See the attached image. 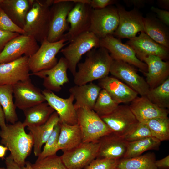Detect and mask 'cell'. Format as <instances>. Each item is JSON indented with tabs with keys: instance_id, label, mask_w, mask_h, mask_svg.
Returning a JSON list of instances; mask_svg holds the SVG:
<instances>
[{
	"instance_id": "50",
	"label": "cell",
	"mask_w": 169,
	"mask_h": 169,
	"mask_svg": "<svg viewBox=\"0 0 169 169\" xmlns=\"http://www.w3.org/2000/svg\"><path fill=\"white\" fill-rule=\"evenodd\" d=\"M8 150L7 147L0 145V158H3L4 157L6 151Z\"/></svg>"
},
{
	"instance_id": "17",
	"label": "cell",
	"mask_w": 169,
	"mask_h": 169,
	"mask_svg": "<svg viewBox=\"0 0 169 169\" xmlns=\"http://www.w3.org/2000/svg\"><path fill=\"white\" fill-rule=\"evenodd\" d=\"M126 44L132 49L142 61L144 58L150 55L158 56L163 60L168 59L169 49L155 42L144 32L138 36L129 39Z\"/></svg>"
},
{
	"instance_id": "3",
	"label": "cell",
	"mask_w": 169,
	"mask_h": 169,
	"mask_svg": "<svg viewBox=\"0 0 169 169\" xmlns=\"http://www.w3.org/2000/svg\"><path fill=\"white\" fill-rule=\"evenodd\" d=\"M54 0H32L23 29L25 35L41 43L47 39L50 22V10Z\"/></svg>"
},
{
	"instance_id": "53",
	"label": "cell",
	"mask_w": 169,
	"mask_h": 169,
	"mask_svg": "<svg viewBox=\"0 0 169 169\" xmlns=\"http://www.w3.org/2000/svg\"><path fill=\"white\" fill-rule=\"evenodd\" d=\"M3 0H0V3L2 2Z\"/></svg>"
},
{
	"instance_id": "20",
	"label": "cell",
	"mask_w": 169,
	"mask_h": 169,
	"mask_svg": "<svg viewBox=\"0 0 169 169\" xmlns=\"http://www.w3.org/2000/svg\"><path fill=\"white\" fill-rule=\"evenodd\" d=\"M67 61L64 57L60 58L57 63L49 69L43 70L30 75L37 76L43 79V84L45 89L58 92L64 84L69 82L67 71Z\"/></svg>"
},
{
	"instance_id": "37",
	"label": "cell",
	"mask_w": 169,
	"mask_h": 169,
	"mask_svg": "<svg viewBox=\"0 0 169 169\" xmlns=\"http://www.w3.org/2000/svg\"><path fill=\"white\" fill-rule=\"evenodd\" d=\"M60 130L59 122L55 126L54 130L36 160H39L48 156L56 154L58 151L57 145Z\"/></svg>"
},
{
	"instance_id": "45",
	"label": "cell",
	"mask_w": 169,
	"mask_h": 169,
	"mask_svg": "<svg viewBox=\"0 0 169 169\" xmlns=\"http://www.w3.org/2000/svg\"><path fill=\"white\" fill-rule=\"evenodd\" d=\"M155 164L158 169H168L169 168V155L158 160H156Z\"/></svg>"
},
{
	"instance_id": "19",
	"label": "cell",
	"mask_w": 169,
	"mask_h": 169,
	"mask_svg": "<svg viewBox=\"0 0 169 169\" xmlns=\"http://www.w3.org/2000/svg\"><path fill=\"white\" fill-rule=\"evenodd\" d=\"M13 87L15 105L20 110L46 102L42 91L32 83L31 79L19 82L13 85Z\"/></svg>"
},
{
	"instance_id": "28",
	"label": "cell",
	"mask_w": 169,
	"mask_h": 169,
	"mask_svg": "<svg viewBox=\"0 0 169 169\" xmlns=\"http://www.w3.org/2000/svg\"><path fill=\"white\" fill-rule=\"evenodd\" d=\"M60 123V130L57 145L58 151L60 150L63 152L67 151L82 143L81 133L78 123L71 125Z\"/></svg>"
},
{
	"instance_id": "38",
	"label": "cell",
	"mask_w": 169,
	"mask_h": 169,
	"mask_svg": "<svg viewBox=\"0 0 169 169\" xmlns=\"http://www.w3.org/2000/svg\"><path fill=\"white\" fill-rule=\"evenodd\" d=\"M33 169H68L63 163L60 156L56 154L36 160L31 164Z\"/></svg>"
},
{
	"instance_id": "18",
	"label": "cell",
	"mask_w": 169,
	"mask_h": 169,
	"mask_svg": "<svg viewBox=\"0 0 169 169\" xmlns=\"http://www.w3.org/2000/svg\"><path fill=\"white\" fill-rule=\"evenodd\" d=\"M28 58L24 55L13 61L0 64V85H13L30 79Z\"/></svg>"
},
{
	"instance_id": "15",
	"label": "cell",
	"mask_w": 169,
	"mask_h": 169,
	"mask_svg": "<svg viewBox=\"0 0 169 169\" xmlns=\"http://www.w3.org/2000/svg\"><path fill=\"white\" fill-rule=\"evenodd\" d=\"M101 118L112 132L122 137L138 122L127 105H119L111 113Z\"/></svg>"
},
{
	"instance_id": "9",
	"label": "cell",
	"mask_w": 169,
	"mask_h": 169,
	"mask_svg": "<svg viewBox=\"0 0 169 169\" xmlns=\"http://www.w3.org/2000/svg\"><path fill=\"white\" fill-rule=\"evenodd\" d=\"M99 147L98 141L82 142L75 148L63 152L60 157L68 169H83L97 158Z\"/></svg>"
},
{
	"instance_id": "14",
	"label": "cell",
	"mask_w": 169,
	"mask_h": 169,
	"mask_svg": "<svg viewBox=\"0 0 169 169\" xmlns=\"http://www.w3.org/2000/svg\"><path fill=\"white\" fill-rule=\"evenodd\" d=\"M116 8L119 22L113 35L119 38L129 39L136 36L138 33L144 32V17L137 10L127 11L120 5Z\"/></svg>"
},
{
	"instance_id": "46",
	"label": "cell",
	"mask_w": 169,
	"mask_h": 169,
	"mask_svg": "<svg viewBox=\"0 0 169 169\" xmlns=\"http://www.w3.org/2000/svg\"><path fill=\"white\" fill-rule=\"evenodd\" d=\"M5 163L7 169H21V167L16 163L9 156L6 158Z\"/></svg>"
},
{
	"instance_id": "6",
	"label": "cell",
	"mask_w": 169,
	"mask_h": 169,
	"mask_svg": "<svg viewBox=\"0 0 169 169\" xmlns=\"http://www.w3.org/2000/svg\"><path fill=\"white\" fill-rule=\"evenodd\" d=\"M61 39L54 42H49L47 39L41 43L37 51L28 58V64L30 71L36 73L51 69L58 62L56 56L58 53L69 42Z\"/></svg>"
},
{
	"instance_id": "51",
	"label": "cell",
	"mask_w": 169,
	"mask_h": 169,
	"mask_svg": "<svg viewBox=\"0 0 169 169\" xmlns=\"http://www.w3.org/2000/svg\"><path fill=\"white\" fill-rule=\"evenodd\" d=\"M31 164V163L29 161H26L25 165L21 167V169H33Z\"/></svg>"
},
{
	"instance_id": "30",
	"label": "cell",
	"mask_w": 169,
	"mask_h": 169,
	"mask_svg": "<svg viewBox=\"0 0 169 169\" xmlns=\"http://www.w3.org/2000/svg\"><path fill=\"white\" fill-rule=\"evenodd\" d=\"M144 32L154 41L169 49V29L158 19L151 17L143 18Z\"/></svg>"
},
{
	"instance_id": "2",
	"label": "cell",
	"mask_w": 169,
	"mask_h": 169,
	"mask_svg": "<svg viewBox=\"0 0 169 169\" xmlns=\"http://www.w3.org/2000/svg\"><path fill=\"white\" fill-rule=\"evenodd\" d=\"M23 122L18 121L6 124L0 131V143L10 152L9 155L21 167L25 165V160L33 147V141L30 133H27Z\"/></svg>"
},
{
	"instance_id": "10",
	"label": "cell",
	"mask_w": 169,
	"mask_h": 169,
	"mask_svg": "<svg viewBox=\"0 0 169 169\" xmlns=\"http://www.w3.org/2000/svg\"><path fill=\"white\" fill-rule=\"evenodd\" d=\"M100 47L106 49L113 59L121 60L136 67L141 72H147L146 64L137 58L132 49L113 35L100 39Z\"/></svg>"
},
{
	"instance_id": "21",
	"label": "cell",
	"mask_w": 169,
	"mask_h": 169,
	"mask_svg": "<svg viewBox=\"0 0 169 169\" xmlns=\"http://www.w3.org/2000/svg\"><path fill=\"white\" fill-rule=\"evenodd\" d=\"M129 107L138 122L146 124L149 120L168 117V111L151 102L146 95L137 96Z\"/></svg>"
},
{
	"instance_id": "29",
	"label": "cell",
	"mask_w": 169,
	"mask_h": 169,
	"mask_svg": "<svg viewBox=\"0 0 169 169\" xmlns=\"http://www.w3.org/2000/svg\"><path fill=\"white\" fill-rule=\"evenodd\" d=\"M25 119L23 122L25 127L41 125L45 123L55 111L47 102H43L23 110Z\"/></svg>"
},
{
	"instance_id": "42",
	"label": "cell",
	"mask_w": 169,
	"mask_h": 169,
	"mask_svg": "<svg viewBox=\"0 0 169 169\" xmlns=\"http://www.w3.org/2000/svg\"><path fill=\"white\" fill-rule=\"evenodd\" d=\"M16 33H12L0 30V53L6 44L13 38L20 35Z\"/></svg>"
},
{
	"instance_id": "5",
	"label": "cell",
	"mask_w": 169,
	"mask_h": 169,
	"mask_svg": "<svg viewBox=\"0 0 169 169\" xmlns=\"http://www.w3.org/2000/svg\"><path fill=\"white\" fill-rule=\"evenodd\" d=\"M76 112L82 142L98 141L102 137L112 132L93 110L81 108L77 109Z\"/></svg>"
},
{
	"instance_id": "13",
	"label": "cell",
	"mask_w": 169,
	"mask_h": 169,
	"mask_svg": "<svg viewBox=\"0 0 169 169\" xmlns=\"http://www.w3.org/2000/svg\"><path fill=\"white\" fill-rule=\"evenodd\" d=\"M110 73L141 96L146 95L150 88L146 81L140 76L131 65L121 60L113 59Z\"/></svg>"
},
{
	"instance_id": "47",
	"label": "cell",
	"mask_w": 169,
	"mask_h": 169,
	"mask_svg": "<svg viewBox=\"0 0 169 169\" xmlns=\"http://www.w3.org/2000/svg\"><path fill=\"white\" fill-rule=\"evenodd\" d=\"M126 3L133 5L137 7H141L144 5L146 1L142 0H124Z\"/></svg>"
},
{
	"instance_id": "1",
	"label": "cell",
	"mask_w": 169,
	"mask_h": 169,
	"mask_svg": "<svg viewBox=\"0 0 169 169\" xmlns=\"http://www.w3.org/2000/svg\"><path fill=\"white\" fill-rule=\"evenodd\" d=\"M113 59L108 51L100 47L87 53L83 62L79 63L74 76V82L80 85L92 82L108 76Z\"/></svg>"
},
{
	"instance_id": "11",
	"label": "cell",
	"mask_w": 169,
	"mask_h": 169,
	"mask_svg": "<svg viewBox=\"0 0 169 169\" xmlns=\"http://www.w3.org/2000/svg\"><path fill=\"white\" fill-rule=\"evenodd\" d=\"M93 9L88 3L83 2L75 3L67 18L70 27L61 39L69 42L79 35L89 31Z\"/></svg>"
},
{
	"instance_id": "52",
	"label": "cell",
	"mask_w": 169,
	"mask_h": 169,
	"mask_svg": "<svg viewBox=\"0 0 169 169\" xmlns=\"http://www.w3.org/2000/svg\"><path fill=\"white\" fill-rule=\"evenodd\" d=\"M0 169H7V168H5L4 167H0Z\"/></svg>"
},
{
	"instance_id": "32",
	"label": "cell",
	"mask_w": 169,
	"mask_h": 169,
	"mask_svg": "<svg viewBox=\"0 0 169 169\" xmlns=\"http://www.w3.org/2000/svg\"><path fill=\"white\" fill-rule=\"evenodd\" d=\"M155 155L148 153L135 157L120 159L116 169H158L155 162Z\"/></svg>"
},
{
	"instance_id": "7",
	"label": "cell",
	"mask_w": 169,
	"mask_h": 169,
	"mask_svg": "<svg viewBox=\"0 0 169 169\" xmlns=\"http://www.w3.org/2000/svg\"><path fill=\"white\" fill-rule=\"evenodd\" d=\"M75 3L71 0H54L50 8V22L47 39L54 42L60 40L69 29L68 15Z\"/></svg>"
},
{
	"instance_id": "4",
	"label": "cell",
	"mask_w": 169,
	"mask_h": 169,
	"mask_svg": "<svg viewBox=\"0 0 169 169\" xmlns=\"http://www.w3.org/2000/svg\"><path fill=\"white\" fill-rule=\"evenodd\" d=\"M69 44L60 51L67 61L68 69L74 76L82 56L92 49L99 47L100 39L88 31L76 37Z\"/></svg>"
},
{
	"instance_id": "33",
	"label": "cell",
	"mask_w": 169,
	"mask_h": 169,
	"mask_svg": "<svg viewBox=\"0 0 169 169\" xmlns=\"http://www.w3.org/2000/svg\"><path fill=\"white\" fill-rule=\"evenodd\" d=\"M161 142L156 138L150 136L128 142L126 151L122 158H133L139 156L149 150H157Z\"/></svg>"
},
{
	"instance_id": "23",
	"label": "cell",
	"mask_w": 169,
	"mask_h": 169,
	"mask_svg": "<svg viewBox=\"0 0 169 169\" xmlns=\"http://www.w3.org/2000/svg\"><path fill=\"white\" fill-rule=\"evenodd\" d=\"M143 61L147 65V71L142 73L146 77V81L150 89L158 86L169 78V62L163 61L160 57L152 55L144 58Z\"/></svg>"
},
{
	"instance_id": "12",
	"label": "cell",
	"mask_w": 169,
	"mask_h": 169,
	"mask_svg": "<svg viewBox=\"0 0 169 169\" xmlns=\"http://www.w3.org/2000/svg\"><path fill=\"white\" fill-rule=\"evenodd\" d=\"M39 46L33 37L20 34L10 40L0 53V64L15 60L24 54L29 57L38 50Z\"/></svg>"
},
{
	"instance_id": "44",
	"label": "cell",
	"mask_w": 169,
	"mask_h": 169,
	"mask_svg": "<svg viewBox=\"0 0 169 169\" xmlns=\"http://www.w3.org/2000/svg\"><path fill=\"white\" fill-rule=\"evenodd\" d=\"M117 2L113 0H91L90 5L93 9H102Z\"/></svg>"
},
{
	"instance_id": "39",
	"label": "cell",
	"mask_w": 169,
	"mask_h": 169,
	"mask_svg": "<svg viewBox=\"0 0 169 169\" xmlns=\"http://www.w3.org/2000/svg\"><path fill=\"white\" fill-rule=\"evenodd\" d=\"M150 136H152L151 134L148 126L138 122L122 137L127 142H130Z\"/></svg>"
},
{
	"instance_id": "16",
	"label": "cell",
	"mask_w": 169,
	"mask_h": 169,
	"mask_svg": "<svg viewBox=\"0 0 169 169\" xmlns=\"http://www.w3.org/2000/svg\"><path fill=\"white\" fill-rule=\"evenodd\" d=\"M46 101L58 114L59 122L73 125L78 123L76 110L73 102V95L63 98L55 95L53 91L45 89L42 91Z\"/></svg>"
},
{
	"instance_id": "35",
	"label": "cell",
	"mask_w": 169,
	"mask_h": 169,
	"mask_svg": "<svg viewBox=\"0 0 169 169\" xmlns=\"http://www.w3.org/2000/svg\"><path fill=\"white\" fill-rule=\"evenodd\" d=\"M145 124L149 128L152 136L161 141L169 140V119L168 117L152 119Z\"/></svg>"
},
{
	"instance_id": "24",
	"label": "cell",
	"mask_w": 169,
	"mask_h": 169,
	"mask_svg": "<svg viewBox=\"0 0 169 169\" xmlns=\"http://www.w3.org/2000/svg\"><path fill=\"white\" fill-rule=\"evenodd\" d=\"M100 147L97 158L120 159L126 151L128 142L123 137L113 132L100 139Z\"/></svg>"
},
{
	"instance_id": "8",
	"label": "cell",
	"mask_w": 169,
	"mask_h": 169,
	"mask_svg": "<svg viewBox=\"0 0 169 169\" xmlns=\"http://www.w3.org/2000/svg\"><path fill=\"white\" fill-rule=\"evenodd\" d=\"M116 7L110 5L102 9H93L89 31L100 39L113 35L119 25Z\"/></svg>"
},
{
	"instance_id": "34",
	"label": "cell",
	"mask_w": 169,
	"mask_h": 169,
	"mask_svg": "<svg viewBox=\"0 0 169 169\" xmlns=\"http://www.w3.org/2000/svg\"><path fill=\"white\" fill-rule=\"evenodd\" d=\"M148 99L158 107H169V78L158 86L150 89L146 95Z\"/></svg>"
},
{
	"instance_id": "40",
	"label": "cell",
	"mask_w": 169,
	"mask_h": 169,
	"mask_svg": "<svg viewBox=\"0 0 169 169\" xmlns=\"http://www.w3.org/2000/svg\"><path fill=\"white\" fill-rule=\"evenodd\" d=\"M0 30L24 34L23 30L16 25L0 8Z\"/></svg>"
},
{
	"instance_id": "36",
	"label": "cell",
	"mask_w": 169,
	"mask_h": 169,
	"mask_svg": "<svg viewBox=\"0 0 169 169\" xmlns=\"http://www.w3.org/2000/svg\"><path fill=\"white\" fill-rule=\"evenodd\" d=\"M119 105L105 90L101 89L93 110L101 118L111 113Z\"/></svg>"
},
{
	"instance_id": "48",
	"label": "cell",
	"mask_w": 169,
	"mask_h": 169,
	"mask_svg": "<svg viewBox=\"0 0 169 169\" xmlns=\"http://www.w3.org/2000/svg\"><path fill=\"white\" fill-rule=\"evenodd\" d=\"M6 126L4 114L0 104V127L1 130L5 129Z\"/></svg>"
},
{
	"instance_id": "26",
	"label": "cell",
	"mask_w": 169,
	"mask_h": 169,
	"mask_svg": "<svg viewBox=\"0 0 169 169\" xmlns=\"http://www.w3.org/2000/svg\"><path fill=\"white\" fill-rule=\"evenodd\" d=\"M59 122L58 114L55 111L44 124L37 126L28 127L33 141V150L35 156L40 153L42 146L51 135L55 126Z\"/></svg>"
},
{
	"instance_id": "31",
	"label": "cell",
	"mask_w": 169,
	"mask_h": 169,
	"mask_svg": "<svg viewBox=\"0 0 169 169\" xmlns=\"http://www.w3.org/2000/svg\"><path fill=\"white\" fill-rule=\"evenodd\" d=\"M13 85H0V104L2 108L5 121L13 124L18 120L16 107L13 100Z\"/></svg>"
},
{
	"instance_id": "49",
	"label": "cell",
	"mask_w": 169,
	"mask_h": 169,
	"mask_svg": "<svg viewBox=\"0 0 169 169\" xmlns=\"http://www.w3.org/2000/svg\"><path fill=\"white\" fill-rule=\"evenodd\" d=\"M158 2L161 7L163 8L168 9L169 8V0H158Z\"/></svg>"
},
{
	"instance_id": "43",
	"label": "cell",
	"mask_w": 169,
	"mask_h": 169,
	"mask_svg": "<svg viewBox=\"0 0 169 169\" xmlns=\"http://www.w3.org/2000/svg\"><path fill=\"white\" fill-rule=\"evenodd\" d=\"M151 9L156 14L159 20L167 26H169V11L160 9L153 6L152 7Z\"/></svg>"
},
{
	"instance_id": "25",
	"label": "cell",
	"mask_w": 169,
	"mask_h": 169,
	"mask_svg": "<svg viewBox=\"0 0 169 169\" xmlns=\"http://www.w3.org/2000/svg\"><path fill=\"white\" fill-rule=\"evenodd\" d=\"M101 90L98 85L92 82L82 85H75L71 87L69 91L75 100L74 105L76 110L81 108L93 110Z\"/></svg>"
},
{
	"instance_id": "27",
	"label": "cell",
	"mask_w": 169,
	"mask_h": 169,
	"mask_svg": "<svg viewBox=\"0 0 169 169\" xmlns=\"http://www.w3.org/2000/svg\"><path fill=\"white\" fill-rule=\"evenodd\" d=\"M32 0H3L0 8L16 25L23 29Z\"/></svg>"
},
{
	"instance_id": "22",
	"label": "cell",
	"mask_w": 169,
	"mask_h": 169,
	"mask_svg": "<svg viewBox=\"0 0 169 169\" xmlns=\"http://www.w3.org/2000/svg\"><path fill=\"white\" fill-rule=\"evenodd\" d=\"M98 85L106 91L117 103L131 102L138 94L124 83L115 77L107 76L99 80Z\"/></svg>"
},
{
	"instance_id": "41",
	"label": "cell",
	"mask_w": 169,
	"mask_h": 169,
	"mask_svg": "<svg viewBox=\"0 0 169 169\" xmlns=\"http://www.w3.org/2000/svg\"><path fill=\"white\" fill-rule=\"evenodd\" d=\"M120 159L96 158L85 169H116Z\"/></svg>"
}]
</instances>
